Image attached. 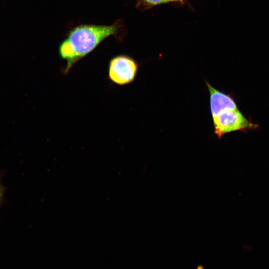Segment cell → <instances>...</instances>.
Segmentation results:
<instances>
[{
	"instance_id": "6da1fadb",
	"label": "cell",
	"mask_w": 269,
	"mask_h": 269,
	"mask_svg": "<svg viewBox=\"0 0 269 269\" xmlns=\"http://www.w3.org/2000/svg\"><path fill=\"white\" fill-rule=\"evenodd\" d=\"M118 23L109 25L84 24L72 29L59 46V54L66 61L67 74L79 60L95 49L109 36L115 35Z\"/></svg>"
},
{
	"instance_id": "3957f363",
	"label": "cell",
	"mask_w": 269,
	"mask_h": 269,
	"mask_svg": "<svg viewBox=\"0 0 269 269\" xmlns=\"http://www.w3.org/2000/svg\"><path fill=\"white\" fill-rule=\"evenodd\" d=\"M138 68L137 63L131 57L124 55H117L109 61L108 77L116 84H128L134 80Z\"/></svg>"
},
{
	"instance_id": "8992f818",
	"label": "cell",
	"mask_w": 269,
	"mask_h": 269,
	"mask_svg": "<svg viewBox=\"0 0 269 269\" xmlns=\"http://www.w3.org/2000/svg\"><path fill=\"white\" fill-rule=\"evenodd\" d=\"M4 191V188L0 180V205L2 200Z\"/></svg>"
},
{
	"instance_id": "5b68a950",
	"label": "cell",
	"mask_w": 269,
	"mask_h": 269,
	"mask_svg": "<svg viewBox=\"0 0 269 269\" xmlns=\"http://www.w3.org/2000/svg\"><path fill=\"white\" fill-rule=\"evenodd\" d=\"M147 3L152 4V5H156L159 4H161L165 3L164 0H144Z\"/></svg>"
},
{
	"instance_id": "52a82bcc",
	"label": "cell",
	"mask_w": 269,
	"mask_h": 269,
	"mask_svg": "<svg viewBox=\"0 0 269 269\" xmlns=\"http://www.w3.org/2000/svg\"><path fill=\"white\" fill-rule=\"evenodd\" d=\"M165 2H167L168 1H178L179 0H164Z\"/></svg>"
},
{
	"instance_id": "277c9868",
	"label": "cell",
	"mask_w": 269,
	"mask_h": 269,
	"mask_svg": "<svg viewBox=\"0 0 269 269\" xmlns=\"http://www.w3.org/2000/svg\"><path fill=\"white\" fill-rule=\"evenodd\" d=\"M210 94V108L212 117L226 110L238 109L234 99L230 95L217 90L206 81Z\"/></svg>"
},
{
	"instance_id": "7a4b0ae2",
	"label": "cell",
	"mask_w": 269,
	"mask_h": 269,
	"mask_svg": "<svg viewBox=\"0 0 269 269\" xmlns=\"http://www.w3.org/2000/svg\"><path fill=\"white\" fill-rule=\"evenodd\" d=\"M214 133L219 138L227 133L237 131H247L257 127L239 111L224 110L212 117Z\"/></svg>"
}]
</instances>
